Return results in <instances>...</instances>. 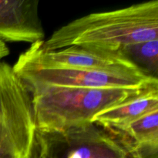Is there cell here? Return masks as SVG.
I'll use <instances>...</instances> for the list:
<instances>
[{"label":"cell","instance_id":"obj_1","mask_svg":"<svg viewBox=\"0 0 158 158\" xmlns=\"http://www.w3.org/2000/svg\"><path fill=\"white\" fill-rule=\"evenodd\" d=\"M154 40H158L157 0L80 17L57 29L40 44L44 51L80 46L118 52L125 46Z\"/></svg>","mask_w":158,"mask_h":158},{"label":"cell","instance_id":"obj_2","mask_svg":"<svg viewBox=\"0 0 158 158\" xmlns=\"http://www.w3.org/2000/svg\"><path fill=\"white\" fill-rule=\"evenodd\" d=\"M26 87L31 94L36 131L43 134L61 133L90 123L97 114L143 90L47 86Z\"/></svg>","mask_w":158,"mask_h":158},{"label":"cell","instance_id":"obj_3","mask_svg":"<svg viewBox=\"0 0 158 158\" xmlns=\"http://www.w3.org/2000/svg\"><path fill=\"white\" fill-rule=\"evenodd\" d=\"M35 134L30 93L12 66L0 62V158H30Z\"/></svg>","mask_w":158,"mask_h":158},{"label":"cell","instance_id":"obj_4","mask_svg":"<svg viewBox=\"0 0 158 158\" xmlns=\"http://www.w3.org/2000/svg\"><path fill=\"white\" fill-rule=\"evenodd\" d=\"M12 69L26 86L143 89L158 86L157 79L148 77L139 71H103L40 66L19 58Z\"/></svg>","mask_w":158,"mask_h":158},{"label":"cell","instance_id":"obj_5","mask_svg":"<svg viewBox=\"0 0 158 158\" xmlns=\"http://www.w3.org/2000/svg\"><path fill=\"white\" fill-rule=\"evenodd\" d=\"M44 134L57 158L128 157L123 137L94 122L61 133Z\"/></svg>","mask_w":158,"mask_h":158},{"label":"cell","instance_id":"obj_6","mask_svg":"<svg viewBox=\"0 0 158 158\" xmlns=\"http://www.w3.org/2000/svg\"><path fill=\"white\" fill-rule=\"evenodd\" d=\"M40 43L41 41L32 43L19 59L40 66L141 72L134 63L118 52L96 50L80 46H69L55 51H44L41 48Z\"/></svg>","mask_w":158,"mask_h":158},{"label":"cell","instance_id":"obj_7","mask_svg":"<svg viewBox=\"0 0 158 158\" xmlns=\"http://www.w3.org/2000/svg\"><path fill=\"white\" fill-rule=\"evenodd\" d=\"M36 0L0 1V41L35 43L45 33Z\"/></svg>","mask_w":158,"mask_h":158},{"label":"cell","instance_id":"obj_8","mask_svg":"<svg viewBox=\"0 0 158 158\" xmlns=\"http://www.w3.org/2000/svg\"><path fill=\"white\" fill-rule=\"evenodd\" d=\"M157 109L158 86H154L99 113L94 117L92 122L106 129L117 130Z\"/></svg>","mask_w":158,"mask_h":158},{"label":"cell","instance_id":"obj_9","mask_svg":"<svg viewBox=\"0 0 158 158\" xmlns=\"http://www.w3.org/2000/svg\"><path fill=\"white\" fill-rule=\"evenodd\" d=\"M111 131L120 134L133 145L158 144V109Z\"/></svg>","mask_w":158,"mask_h":158},{"label":"cell","instance_id":"obj_10","mask_svg":"<svg viewBox=\"0 0 158 158\" xmlns=\"http://www.w3.org/2000/svg\"><path fill=\"white\" fill-rule=\"evenodd\" d=\"M118 52L134 63L145 75L157 79L158 40L125 46Z\"/></svg>","mask_w":158,"mask_h":158},{"label":"cell","instance_id":"obj_11","mask_svg":"<svg viewBox=\"0 0 158 158\" xmlns=\"http://www.w3.org/2000/svg\"><path fill=\"white\" fill-rule=\"evenodd\" d=\"M30 158H57L46 134L36 131Z\"/></svg>","mask_w":158,"mask_h":158},{"label":"cell","instance_id":"obj_12","mask_svg":"<svg viewBox=\"0 0 158 158\" xmlns=\"http://www.w3.org/2000/svg\"><path fill=\"white\" fill-rule=\"evenodd\" d=\"M9 53V50L6 44L3 42L0 41V60L7 56Z\"/></svg>","mask_w":158,"mask_h":158}]
</instances>
